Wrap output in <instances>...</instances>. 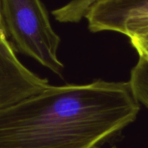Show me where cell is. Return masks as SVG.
Here are the masks:
<instances>
[{
	"mask_svg": "<svg viewBox=\"0 0 148 148\" xmlns=\"http://www.w3.org/2000/svg\"><path fill=\"white\" fill-rule=\"evenodd\" d=\"M128 82L136 100L148 108V62L139 58L131 70Z\"/></svg>",
	"mask_w": 148,
	"mask_h": 148,
	"instance_id": "8992f818",
	"label": "cell"
},
{
	"mask_svg": "<svg viewBox=\"0 0 148 148\" xmlns=\"http://www.w3.org/2000/svg\"><path fill=\"white\" fill-rule=\"evenodd\" d=\"M95 148H101V147H96ZM111 148H117V147H112Z\"/></svg>",
	"mask_w": 148,
	"mask_h": 148,
	"instance_id": "ba28073f",
	"label": "cell"
},
{
	"mask_svg": "<svg viewBox=\"0 0 148 148\" xmlns=\"http://www.w3.org/2000/svg\"><path fill=\"white\" fill-rule=\"evenodd\" d=\"M140 109L129 82L49 85L0 109V148H95Z\"/></svg>",
	"mask_w": 148,
	"mask_h": 148,
	"instance_id": "6da1fadb",
	"label": "cell"
},
{
	"mask_svg": "<svg viewBox=\"0 0 148 148\" xmlns=\"http://www.w3.org/2000/svg\"><path fill=\"white\" fill-rule=\"evenodd\" d=\"M122 35L129 38L139 58L148 62V14L129 19L124 25Z\"/></svg>",
	"mask_w": 148,
	"mask_h": 148,
	"instance_id": "5b68a950",
	"label": "cell"
},
{
	"mask_svg": "<svg viewBox=\"0 0 148 148\" xmlns=\"http://www.w3.org/2000/svg\"><path fill=\"white\" fill-rule=\"evenodd\" d=\"M148 14V0H99L88 10L84 18L92 32L113 31L122 34L126 23Z\"/></svg>",
	"mask_w": 148,
	"mask_h": 148,
	"instance_id": "277c9868",
	"label": "cell"
},
{
	"mask_svg": "<svg viewBox=\"0 0 148 148\" xmlns=\"http://www.w3.org/2000/svg\"><path fill=\"white\" fill-rule=\"evenodd\" d=\"M3 18L15 49L58 76L64 65L58 57L60 36L41 0H0Z\"/></svg>",
	"mask_w": 148,
	"mask_h": 148,
	"instance_id": "7a4b0ae2",
	"label": "cell"
},
{
	"mask_svg": "<svg viewBox=\"0 0 148 148\" xmlns=\"http://www.w3.org/2000/svg\"><path fill=\"white\" fill-rule=\"evenodd\" d=\"M0 7V109L36 95L50 84L25 67L8 37Z\"/></svg>",
	"mask_w": 148,
	"mask_h": 148,
	"instance_id": "3957f363",
	"label": "cell"
},
{
	"mask_svg": "<svg viewBox=\"0 0 148 148\" xmlns=\"http://www.w3.org/2000/svg\"><path fill=\"white\" fill-rule=\"evenodd\" d=\"M99 0H72L53 10L54 17L60 23H76L85 17L89 8Z\"/></svg>",
	"mask_w": 148,
	"mask_h": 148,
	"instance_id": "52a82bcc",
	"label": "cell"
}]
</instances>
